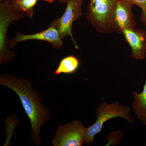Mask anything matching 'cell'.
I'll use <instances>...</instances> for the list:
<instances>
[{
    "label": "cell",
    "mask_w": 146,
    "mask_h": 146,
    "mask_svg": "<svg viewBox=\"0 0 146 146\" xmlns=\"http://www.w3.org/2000/svg\"><path fill=\"white\" fill-rule=\"evenodd\" d=\"M84 0H68L66 9L63 16L54 21L57 26L63 39L66 36L70 37L76 49H79L72 33L73 23L77 21L82 15V6Z\"/></svg>",
    "instance_id": "cell-5"
},
{
    "label": "cell",
    "mask_w": 146,
    "mask_h": 146,
    "mask_svg": "<svg viewBox=\"0 0 146 146\" xmlns=\"http://www.w3.org/2000/svg\"><path fill=\"white\" fill-rule=\"evenodd\" d=\"M80 65V61L78 58L73 55L63 58L60 60L57 69L54 74L55 75L60 74H71L75 73Z\"/></svg>",
    "instance_id": "cell-11"
},
{
    "label": "cell",
    "mask_w": 146,
    "mask_h": 146,
    "mask_svg": "<svg viewBox=\"0 0 146 146\" xmlns=\"http://www.w3.org/2000/svg\"><path fill=\"white\" fill-rule=\"evenodd\" d=\"M123 136L122 131H111L107 136L106 146H115L117 145L122 138Z\"/></svg>",
    "instance_id": "cell-13"
},
{
    "label": "cell",
    "mask_w": 146,
    "mask_h": 146,
    "mask_svg": "<svg viewBox=\"0 0 146 146\" xmlns=\"http://www.w3.org/2000/svg\"><path fill=\"white\" fill-rule=\"evenodd\" d=\"M140 18L141 22L143 23V25L145 28L146 31V7L142 9V12L141 13Z\"/></svg>",
    "instance_id": "cell-15"
},
{
    "label": "cell",
    "mask_w": 146,
    "mask_h": 146,
    "mask_svg": "<svg viewBox=\"0 0 146 146\" xmlns=\"http://www.w3.org/2000/svg\"><path fill=\"white\" fill-rule=\"evenodd\" d=\"M38 0H11L12 7L15 10L26 13L31 19L33 18L34 7Z\"/></svg>",
    "instance_id": "cell-12"
},
{
    "label": "cell",
    "mask_w": 146,
    "mask_h": 146,
    "mask_svg": "<svg viewBox=\"0 0 146 146\" xmlns=\"http://www.w3.org/2000/svg\"><path fill=\"white\" fill-rule=\"evenodd\" d=\"M42 1H44L48 3H53L54 2L55 0H42Z\"/></svg>",
    "instance_id": "cell-17"
},
{
    "label": "cell",
    "mask_w": 146,
    "mask_h": 146,
    "mask_svg": "<svg viewBox=\"0 0 146 146\" xmlns=\"http://www.w3.org/2000/svg\"><path fill=\"white\" fill-rule=\"evenodd\" d=\"M1 4V63H8L15 57V54L9 50L6 46V31L12 21L17 20L11 18L15 10L12 7L11 0H0Z\"/></svg>",
    "instance_id": "cell-6"
},
{
    "label": "cell",
    "mask_w": 146,
    "mask_h": 146,
    "mask_svg": "<svg viewBox=\"0 0 146 146\" xmlns=\"http://www.w3.org/2000/svg\"><path fill=\"white\" fill-rule=\"evenodd\" d=\"M62 39L59 30L53 21L47 29L37 33L25 35L18 32L14 38L8 41V44L10 48H12L18 42L37 40L50 42L54 48L60 49L63 44Z\"/></svg>",
    "instance_id": "cell-7"
},
{
    "label": "cell",
    "mask_w": 146,
    "mask_h": 146,
    "mask_svg": "<svg viewBox=\"0 0 146 146\" xmlns=\"http://www.w3.org/2000/svg\"><path fill=\"white\" fill-rule=\"evenodd\" d=\"M68 0H58L59 3H66Z\"/></svg>",
    "instance_id": "cell-16"
},
{
    "label": "cell",
    "mask_w": 146,
    "mask_h": 146,
    "mask_svg": "<svg viewBox=\"0 0 146 146\" xmlns=\"http://www.w3.org/2000/svg\"><path fill=\"white\" fill-rule=\"evenodd\" d=\"M0 84L15 91L20 98L31 124V138L35 145H39L41 141L40 128L50 117L49 110L41 104L42 98L32 89L31 82L28 80L11 75L2 74Z\"/></svg>",
    "instance_id": "cell-1"
},
{
    "label": "cell",
    "mask_w": 146,
    "mask_h": 146,
    "mask_svg": "<svg viewBox=\"0 0 146 146\" xmlns=\"http://www.w3.org/2000/svg\"><path fill=\"white\" fill-rule=\"evenodd\" d=\"M117 0H90L86 13L87 21L100 34L121 32L115 21Z\"/></svg>",
    "instance_id": "cell-2"
},
{
    "label": "cell",
    "mask_w": 146,
    "mask_h": 146,
    "mask_svg": "<svg viewBox=\"0 0 146 146\" xmlns=\"http://www.w3.org/2000/svg\"><path fill=\"white\" fill-rule=\"evenodd\" d=\"M132 110L134 115L144 125L146 126V81L143 91L138 93L135 90L132 93Z\"/></svg>",
    "instance_id": "cell-10"
},
{
    "label": "cell",
    "mask_w": 146,
    "mask_h": 146,
    "mask_svg": "<svg viewBox=\"0 0 146 146\" xmlns=\"http://www.w3.org/2000/svg\"><path fill=\"white\" fill-rule=\"evenodd\" d=\"M132 4L138 6L141 9L146 7V0H126Z\"/></svg>",
    "instance_id": "cell-14"
},
{
    "label": "cell",
    "mask_w": 146,
    "mask_h": 146,
    "mask_svg": "<svg viewBox=\"0 0 146 146\" xmlns=\"http://www.w3.org/2000/svg\"><path fill=\"white\" fill-rule=\"evenodd\" d=\"M133 5L126 0H117L115 21L121 33L124 29L136 27V19L133 12Z\"/></svg>",
    "instance_id": "cell-9"
},
{
    "label": "cell",
    "mask_w": 146,
    "mask_h": 146,
    "mask_svg": "<svg viewBox=\"0 0 146 146\" xmlns=\"http://www.w3.org/2000/svg\"><path fill=\"white\" fill-rule=\"evenodd\" d=\"M86 128L82 122L74 120L60 126L53 138L54 146H81L84 143Z\"/></svg>",
    "instance_id": "cell-4"
},
{
    "label": "cell",
    "mask_w": 146,
    "mask_h": 146,
    "mask_svg": "<svg viewBox=\"0 0 146 146\" xmlns=\"http://www.w3.org/2000/svg\"><path fill=\"white\" fill-rule=\"evenodd\" d=\"M131 109L127 105H123L119 102L111 103L102 102L97 108L96 121L92 125L86 128L84 142L89 145L94 142L95 136L101 132L105 123L109 120L116 117L122 118L128 122H134L133 117L131 115Z\"/></svg>",
    "instance_id": "cell-3"
},
{
    "label": "cell",
    "mask_w": 146,
    "mask_h": 146,
    "mask_svg": "<svg viewBox=\"0 0 146 146\" xmlns=\"http://www.w3.org/2000/svg\"><path fill=\"white\" fill-rule=\"evenodd\" d=\"M125 41L131 48L132 58L143 60L146 57V31L136 28L124 29L122 31Z\"/></svg>",
    "instance_id": "cell-8"
}]
</instances>
